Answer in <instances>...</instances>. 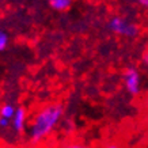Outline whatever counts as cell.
Returning <instances> with one entry per match:
<instances>
[{"label": "cell", "instance_id": "obj_9", "mask_svg": "<svg viewBox=\"0 0 148 148\" xmlns=\"http://www.w3.org/2000/svg\"><path fill=\"white\" fill-rule=\"evenodd\" d=\"M61 148H91V147L84 145V144H80V143H68V144H64Z\"/></svg>", "mask_w": 148, "mask_h": 148}, {"label": "cell", "instance_id": "obj_14", "mask_svg": "<svg viewBox=\"0 0 148 148\" xmlns=\"http://www.w3.org/2000/svg\"><path fill=\"white\" fill-rule=\"evenodd\" d=\"M145 102H147V108H148V97H147V101H145Z\"/></svg>", "mask_w": 148, "mask_h": 148}, {"label": "cell", "instance_id": "obj_4", "mask_svg": "<svg viewBox=\"0 0 148 148\" xmlns=\"http://www.w3.org/2000/svg\"><path fill=\"white\" fill-rule=\"evenodd\" d=\"M26 124H27V112L23 106H19V108H16L15 116L11 120L12 129L16 133H23L26 130Z\"/></svg>", "mask_w": 148, "mask_h": 148}, {"label": "cell", "instance_id": "obj_1", "mask_svg": "<svg viewBox=\"0 0 148 148\" xmlns=\"http://www.w3.org/2000/svg\"><path fill=\"white\" fill-rule=\"evenodd\" d=\"M64 116V108L60 103H49L41 108L33 117L32 125L29 128V139L34 144L48 139Z\"/></svg>", "mask_w": 148, "mask_h": 148}, {"label": "cell", "instance_id": "obj_12", "mask_svg": "<svg viewBox=\"0 0 148 148\" xmlns=\"http://www.w3.org/2000/svg\"><path fill=\"white\" fill-rule=\"evenodd\" d=\"M137 3L140 5H143V7H145V8H148V0H137Z\"/></svg>", "mask_w": 148, "mask_h": 148}, {"label": "cell", "instance_id": "obj_8", "mask_svg": "<svg viewBox=\"0 0 148 148\" xmlns=\"http://www.w3.org/2000/svg\"><path fill=\"white\" fill-rule=\"evenodd\" d=\"M63 129L65 130V133H72L75 130V125H73V122L71 120H65L63 122Z\"/></svg>", "mask_w": 148, "mask_h": 148}, {"label": "cell", "instance_id": "obj_13", "mask_svg": "<svg viewBox=\"0 0 148 148\" xmlns=\"http://www.w3.org/2000/svg\"><path fill=\"white\" fill-rule=\"evenodd\" d=\"M105 148H118V147H117L116 144H108V145H106Z\"/></svg>", "mask_w": 148, "mask_h": 148}, {"label": "cell", "instance_id": "obj_6", "mask_svg": "<svg viewBox=\"0 0 148 148\" xmlns=\"http://www.w3.org/2000/svg\"><path fill=\"white\" fill-rule=\"evenodd\" d=\"M15 112H16V108L14 106L12 103L5 102L0 108V117H4L7 120H12L14 116H15Z\"/></svg>", "mask_w": 148, "mask_h": 148}, {"label": "cell", "instance_id": "obj_7", "mask_svg": "<svg viewBox=\"0 0 148 148\" xmlns=\"http://www.w3.org/2000/svg\"><path fill=\"white\" fill-rule=\"evenodd\" d=\"M8 42H10L8 34H7L4 30H1V32H0V52H4V50L7 49Z\"/></svg>", "mask_w": 148, "mask_h": 148}, {"label": "cell", "instance_id": "obj_10", "mask_svg": "<svg viewBox=\"0 0 148 148\" xmlns=\"http://www.w3.org/2000/svg\"><path fill=\"white\" fill-rule=\"evenodd\" d=\"M10 124H11V120H7L4 117H0V128L1 129H7Z\"/></svg>", "mask_w": 148, "mask_h": 148}, {"label": "cell", "instance_id": "obj_5", "mask_svg": "<svg viewBox=\"0 0 148 148\" xmlns=\"http://www.w3.org/2000/svg\"><path fill=\"white\" fill-rule=\"evenodd\" d=\"M72 1L73 0H48V4L52 10L58 11V12H64L71 8Z\"/></svg>", "mask_w": 148, "mask_h": 148}, {"label": "cell", "instance_id": "obj_11", "mask_svg": "<svg viewBox=\"0 0 148 148\" xmlns=\"http://www.w3.org/2000/svg\"><path fill=\"white\" fill-rule=\"evenodd\" d=\"M143 63L148 67V52H144L143 53Z\"/></svg>", "mask_w": 148, "mask_h": 148}, {"label": "cell", "instance_id": "obj_2", "mask_svg": "<svg viewBox=\"0 0 148 148\" xmlns=\"http://www.w3.org/2000/svg\"><path fill=\"white\" fill-rule=\"evenodd\" d=\"M108 29L117 36L125 37V38H135L139 34V27L122 16H113L109 19Z\"/></svg>", "mask_w": 148, "mask_h": 148}, {"label": "cell", "instance_id": "obj_3", "mask_svg": "<svg viewBox=\"0 0 148 148\" xmlns=\"http://www.w3.org/2000/svg\"><path fill=\"white\" fill-rule=\"evenodd\" d=\"M122 82H124V87H125L126 92L132 97L140 94L141 91V76L140 72L136 67H126L122 72Z\"/></svg>", "mask_w": 148, "mask_h": 148}]
</instances>
